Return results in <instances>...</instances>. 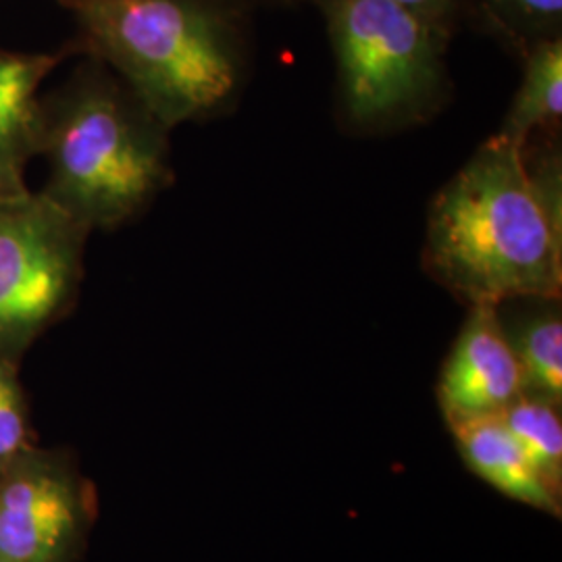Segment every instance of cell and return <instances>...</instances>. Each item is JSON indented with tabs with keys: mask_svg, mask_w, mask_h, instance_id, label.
Listing matches in <instances>:
<instances>
[{
	"mask_svg": "<svg viewBox=\"0 0 562 562\" xmlns=\"http://www.w3.org/2000/svg\"><path fill=\"white\" fill-rule=\"evenodd\" d=\"M467 469L506 498L540 513L561 517L562 494L552 490L501 417L452 429Z\"/></svg>",
	"mask_w": 562,
	"mask_h": 562,
	"instance_id": "cell-9",
	"label": "cell"
},
{
	"mask_svg": "<svg viewBox=\"0 0 562 562\" xmlns=\"http://www.w3.org/2000/svg\"><path fill=\"white\" fill-rule=\"evenodd\" d=\"M471 23L521 57L538 42L562 38V0H471Z\"/></svg>",
	"mask_w": 562,
	"mask_h": 562,
	"instance_id": "cell-12",
	"label": "cell"
},
{
	"mask_svg": "<svg viewBox=\"0 0 562 562\" xmlns=\"http://www.w3.org/2000/svg\"><path fill=\"white\" fill-rule=\"evenodd\" d=\"M0 562H9V561H4V559H2V557H0Z\"/></svg>",
	"mask_w": 562,
	"mask_h": 562,
	"instance_id": "cell-17",
	"label": "cell"
},
{
	"mask_svg": "<svg viewBox=\"0 0 562 562\" xmlns=\"http://www.w3.org/2000/svg\"><path fill=\"white\" fill-rule=\"evenodd\" d=\"M521 396V371L496 308L471 306L438 380L443 422L452 431L496 419Z\"/></svg>",
	"mask_w": 562,
	"mask_h": 562,
	"instance_id": "cell-7",
	"label": "cell"
},
{
	"mask_svg": "<svg viewBox=\"0 0 562 562\" xmlns=\"http://www.w3.org/2000/svg\"><path fill=\"white\" fill-rule=\"evenodd\" d=\"M88 238L41 192L0 196V357L15 361L71 308Z\"/></svg>",
	"mask_w": 562,
	"mask_h": 562,
	"instance_id": "cell-5",
	"label": "cell"
},
{
	"mask_svg": "<svg viewBox=\"0 0 562 562\" xmlns=\"http://www.w3.org/2000/svg\"><path fill=\"white\" fill-rule=\"evenodd\" d=\"M42 97V196L92 232L140 217L173 183L171 130L101 60Z\"/></svg>",
	"mask_w": 562,
	"mask_h": 562,
	"instance_id": "cell-3",
	"label": "cell"
},
{
	"mask_svg": "<svg viewBox=\"0 0 562 562\" xmlns=\"http://www.w3.org/2000/svg\"><path fill=\"white\" fill-rule=\"evenodd\" d=\"M60 4H67V2H69V0H59Z\"/></svg>",
	"mask_w": 562,
	"mask_h": 562,
	"instance_id": "cell-16",
	"label": "cell"
},
{
	"mask_svg": "<svg viewBox=\"0 0 562 562\" xmlns=\"http://www.w3.org/2000/svg\"><path fill=\"white\" fill-rule=\"evenodd\" d=\"M248 2H252V0H248ZM283 2H285V0H283Z\"/></svg>",
	"mask_w": 562,
	"mask_h": 562,
	"instance_id": "cell-18",
	"label": "cell"
},
{
	"mask_svg": "<svg viewBox=\"0 0 562 562\" xmlns=\"http://www.w3.org/2000/svg\"><path fill=\"white\" fill-rule=\"evenodd\" d=\"M521 86L494 134L521 148L542 134L561 132L562 38L533 44L521 55Z\"/></svg>",
	"mask_w": 562,
	"mask_h": 562,
	"instance_id": "cell-11",
	"label": "cell"
},
{
	"mask_svg": "<svg viewBox=\"0 0 562 562\" xmlns=\"http://www.w3.org/2000/svg\"><path fill=\"white\" fill-rule=\"evenodd\" d=\"M71 48L23 53L0 48V196L30 192L27 167L41 157L44 86Z\"/></svg>",
	"mask_w": 562,
	"mask_h": 562,
	"instance_id": "cell-8",
	"label": "cell"
},
{
	"mask_svg": "<svg viewBox=\"0 0 562 562\" xmlns=\"http://www.w3.org/2000/svg\"><path fill=\"white\" fill-rule=\"evenodd\" d=\"M325 23L336 60L340 123L385 136L434 120L452 94L450 41L390 0H306Z\"/></svg>",
	"mask_w": 562,
	"mask_h": 562,
	"instance_id": "cell-4",
	"label": "cell"
},
{
	"mask_svg": "<svg viewBox=\"0 0 562 562\" xmlns=\"http://www.w3.org/2000/svg\"><path fill=\"white\" fill-rule=\"evenodd\" d=\"M413 13L431 30L452 42L462 25L471 23V0H390Z\"/></svg>",
	"mask_w": 562,
	"mask_h": 562,
	"instance_id": "cell-15",
	"label": "cell"
},
{
	"mask_svg": "<svg viewBox=\"0 0 562 562\" xmlns=\"http://www.w3.org/2000/svg\"><path fill=\"white\" fill-rule=\"evenodd\" d=\"M494 308L521 371L522 396L562 406L561 296H525Z\"/></svg>",
	"mask_w": 562,
	"mask_h": 562,
	"instance_id": "cell-10",
	"label": "cell"
},
{
	"mask_svg": "<svg viewBox=\"0 0 562 562\" xmlns=\"http://www.w3.org/2000/svg\"><path fill=\"white\" fill-rule=\"evenodd\" d=\"M423 269L469 308L561 296L562 227L538 201L521 148L492 136L438 190Z\"/></svg>",
	"mask_w": 562,
	"mask_h": 562,
	"instance_id": "cell-2",
	"label": "cell"
},
{
	"mask_svg": "<svg viewBox=\"0 0 562 562\" xmlns=\"http://www.w3.org/2000/svg\"><path fill=\"white\" fill-rule=\"evenodd\" d=\"M501 422L533 462L546 483L562 494L561 406L552 402L521 396L510 404Z\"/></svg>",
	"mask_w": 562,
	"mask_h": 562,
	"instance_id": "cell-13",
	"label": "cell"
},
{
	"mask_svg": "<svg viewBox=\"0 0 562 562\" xmlns=\"http://www.w3.org/2000/svg\"><path fill=\"white\" fill-rule=\"evenodd\" d=\"M74 55L101 60L169 127L220 117L248 78V0H69Z\"/></svg>",
	"mask_w": 562,
	"mask_h": 562,
	"instance_id": "cell-1",
	"label": "cell"
},
{
	"mask_svg": "<svg viewBox=\"0 0 562 562\" xmlns=\"http://www.w3.org/2000/svg\"><path fill=\"white\" fill-rule=\"evenodd\" d=\"M0 477V557L9 562H69L83 538L88 506L76 477L27 452Z\"/></svg>",
	"mask_w": 562,
	"mask_h": 562,
	"instance_id": "cell-6",
	"label": "cell"
},
{
	"mask_svg": "<svg viewBox=\"0 0 562 562\" xmlns=\"http://www.w3.org/2000/svg\"><path fill=\"white\" fill-rule=\"evenodd\" d=\"M27 411L18 371L11 359L0 357V461L7 462L25 452Z\"/></svg>",
	"mask_w": 562,
	"mask_h": 562,
	"instance_id": "cell-14",
	"label": "cell"
}]
</instances>
